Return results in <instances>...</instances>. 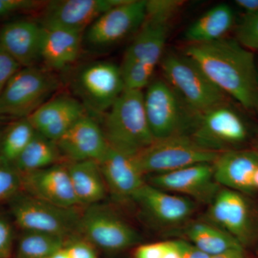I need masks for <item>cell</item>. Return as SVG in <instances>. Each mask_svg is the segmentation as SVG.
Wrapping results in <instances>:
<instances>
[{
	"label": "cell",
	"mask_w": 258,
	"mask_h": 258,
	"mask_svg": "<svg viewBox=\"0 0 258 258\" xmlns=\"http://www.w3.org/2000/svg\"><path fill=\"white\" fill-rule=\"evenodd\" d=\"M185 55L198 64L226 96L248 110L258 109V69L254 55L235 39L191 44Z\"/></svg>",
	"instance_id": "1"
},
{
	"label": "cell",
	"mask_w": 258,
	"mask_h": 258,
	"mask_svg": "<svg viewBox=\"0 0 258 258\" xmlns=\"http://www.w3.org/2000/svg\"><path fill=\"white\" fill-rule=\"evenodd\" d=\"M103 117V134L114 150L136 156L155 141L146 115L143 91L125 89Z\"/></svg>",
	"instance_id": "2"
},
{
	"label": "cell",
	"mask_w": 258,
	"mask_h": 258,
	"mask_svg": "<svg viewBox=\"0 0 258 258\" xmlns=\"http://www.w3.org/2000/svg\"><path fill=\"white\" fill-rule=\"evenodd\" d=\"M144 108L154 139L193 133L202 114L188 106L166 81L157 80L144 93Z\"/></svg>",
	"instance_id": "3"
},
{
	"label": "cell",
	"mask_w": 258,
	"mask_h": 258,
	"mask_svg": "<svg viewBox=\"0 0 258 258\" xmlns=\"http://www.w3.org/2000/svg\"><path fill=\"white\" fill-rule=\"evenodd\" d=\"M161 66L166 82L188 106L200 114L225 103V93L185 54L166 55Z\"/></svg>",
	"instance_id": "4"
},
{
	"label": "cell",
	"mask_w": 258,
	"mask_h": 258,
	"mask_svg": "<svg viewBox=\"0 0 258 258\" xmlns=\"http://www.w3.org/2000/svg\"><path fill=\"white\" fill-rule=\"evenodd\" d=\"M58 86L57 79L47 69L21 68L0 96V116L28 118L49 100Z\"/></svg>",
	"instance_id": "5"
},
{
	"label": "cell",
	"mask_w": 258,
	"mask_h": 258,
	"mask_svg": "<svg viewBox=\"0 0 258 258\" xmlns=\"http://www.w3.org/2000/svg\"><path fill=\"white\" fill-rule=\"evenodd\" d=\"M183 4L179 0L147 1L145 20L125 51L123 60L140 62L155 69L162 57L171 21Z\"/></svg>",
	"instance_id": "6"
},
{
	"label": "cell",
	"mask_w": 258,
	"mask_h": 258,
	"mask_svg": "<svg viewBox=\"0 0 258 258\" xmlns=\"http://www.w3.org/2000/svg\"><path fill=\"white\" fill-rule=\"evenodd\" d=\"M15 223L23 232H40L64 239L78 232L81 214L20 191L10 201Z\"/></svg>",
	"instance_id": "7"
},
{
	"label": "cell",
	"mask_w": 258,
	"mask_h": 258,
	"mask_svg": "<svg viewBox=\"0 0 258 258\" xmlns=\"http://www.w3.org/2000/svg\"><path fill=\"white\" fill-rule=\"evenodd\" d=\"M220 153L199 145L191 136L157 139L137 155L144 175L164 174L187 166L214 164Z\"/></svg>",
	"instance_id": "8"
},
{
	"label": "cell",
	"mask_w": 258,
	"mask_h": 258,
	"mask_svg": "<svg viewBox=\"0 0 258 258\" xmlns=\"http://www.w3.org/2000/svg\"><path fill=\"white\" fill-rule=\"evenodd\" d=\"M73 88L86 111L103 116L125 91L120 67L97 61L86 64L76 74Z\"/></svg>",
	"instance_id": "9"
},
{
	"label": "cell",
	"mask_w": 258,
	"mask_h": 258,
	"mask_svg": "<svg viewBox=\"0 0 258 258\" xmlns=\"http://www.w3.org/2000/svg\"><path fill=\"white\" fill-rule=\"evenodd\" d=\"M78 232L93 246L108 252L123 250L138 243V233L110 210L96 205L81 214Z\"/></svg>",
	"instance_id": "10"
},
{
	"label": "cell",
	"mask_w": 258,
	"mask_h": 258,
	"mask_svg": "<svg viewBox=\"0 0 258 258\" xmlns=\"http://www.w3.org/2000/svg\"><path fill=\"white\" fill-rule=\"evenodd\" d=\"M146 0H124L105 12L85 31L89 46L103 48L137 33L146 18Z\"/></svg>",
	"instance_id": "11"
},
{
	"label": "cell",
	"mask_w": 258,
	"mask_h": 258,
	"mask_svg": "<svg viewBox=\"0 0 258 258\" xmlns=\"http://www.w3.org/2000/svg\"><path fill=\"white\" fill-rule=\"evenodd\" d=\"M191 137L201 147L221 153L243 142L247 128L240 115L224 103L202 113Z\"/></svg>",
	"instance_id": "12"
},
{
	"label": "cell",
	"mask_w": 258,
	"mask_h": 258,
	"mask_svg": "<svg viewBox=\"0 0 258 258\" xmlns=\"http://www.w3.org/2000/svg\"><path fill=\"white\" fill-rule=\"evenodd\" d=\"M124 0H54L45 2L40 23L84 32L105 12Z\"/></svg>",
	"instance_id": "13"
},
{
	"label": "cell",
	"mask_w": 258,
	"mask_h": 258,
	"mask_svg": "<svg viewBox=\"0 0 258 258\" xmlns=\"http://www.w3.org/2000/svg\"><path fill=\"white\" fill-rule=\"evenodd\" d=\"M55 143L61 156L70 163L100 162L110 148L102 127L88 114L78 120Z\"/></svg>",
	"instance_id": "14"
},
{
	"label": "cell",
	"mask_w": 258,
	"mask_h": 258,
	"mask_svg": "<svg viewBox=\"0 0 258 258\" xmlns=\"http://www.w3.org/2000/svg\"><path fill=\"white\" fill-rule=\"evenodd\" d=\"M21 176L23 192L62 208H74L79 205L68 165L57 164Z\"/></svg>",
	"instance_id": "15"
},
{
	"label": "cell",
	"mask_w": 258,
	"mask_h": 258,
	"mask_svg": "<svg viewBox=\"0 0 258 258\" xmlns=\"http://www.w3.org/2000/svg\"><path fill=\"white\" fill-rule=\"evenodd\" d=\"M87 114L78 98L61 95L47 100L28 119L37 133L55 142L78 120Z\"/></svg>",
	"instance_id": "16"
},
{
	"label": "cell",
	"mask_w": 258,
	"mask_h": 258,
	"mask_svg": "<svg viewBox=\"0 0 258 258\" xmlns=\"http://www.w3.org/2000/svg\"><path fill=\"white\" fill-rule=\"evenodd\" d=\"M42 26L35 20L22 19L0 29L2 50L22 68L36 66L41 60Z\"/></svg>",
	"instance_id": "17"
},
{
	"label": "cell",
	"mask_w": 258,
	"mask_h": 258,
	"mask_svg": "<svg viewBox=\"0 0 258 258\" xmlns=\"http://www.w3.org/2000/svg\"><path fill=\"white\" fill-rule=\"evenodd\" d=\"M150 184L169 192L184 194L207 201H212L218 191L213 164H197L152 175Z\"/></svg>",
	"instance_id": "18"
},
{
	"label": "cell",
	"mask_w": 258,
	"mask_h": 258,
	"mask_svg": "<svg viewBox=\"0 0 258 258\" xmlns=\"http://www.w3.org/2000/svg\"><path fill=\"white\" fill-rule=\"evenodd\" d=\"M98 164L107 189L116 198L134 199L145 184L137 155H129L110 147Z\"/></svg>",
	"instance_id": "19"
},
{
	"label": "cell",
	"mask_w": 258,
	"mask_h": 258,
	"mask_svg": "<svg viewBox=\"0 0 258 258\" xmlns=\"http://www.w3.org/2000/svg\"><path fill=\"white\" fill-rule=\"evenodd\" d=\"M217 184L238 192L254 191L252 176L258 169L257 151H225L213 164Z\"/></svg>",
	"instance_id": "20"
},
{
	"label": "cell",
	"mask_w": 258,
	"mask_h": 258,
	"mask_svg": "<svg viewBox=\"0 0 258 258\" xmlns=\"http://www.w3.org/2000/svg\"><path fill=\"white\" fill-rule=\"evenodd\" d=\"M210 214L217 227L233 236L241 244L247 241L250 230L248 207L240 192L226 188L217 191Z\"/></svg>",
	"instance_id": "21"
},
{
	"label": "cell",
	"mask_w": 258,
	"mask_h": 258,
	"mask_svg": "<svg viewBox=\"0 0 258 258\" xmlns=\"http://www.w3.org/2000/svg\"><path fill=\"white\" fill-rule=\"evenodd\" d=\"M41 60L49 71L67 69L77 60L82 43V32L42 25Z\"/></svg>",
	"instance_id": "22"
},
{
	"label": "cell",
	"mask_w": 258,
	"mask_h": 258,
	"mask_svg": "<svg viewBox=\"0 0 258 258\" xmlns=\"http://www.w3.org/2000/svg\"><path fill=\"white\" fill-rule=\"evenodd\" d=\"M154 218L169 225H175L189 218L195 210L192 201L145 183L134 197Z\"/></svg>",
	"instance_id": "23"
},
{
	"label": "cell",
	"mask_w": 258,
	"mask_h": 258,
	"mask_svg": "<svg viewBox=\"0 0 258 258\" xmlns=\"http://www.w3.org/2000/svg\"><path fill=\"white\" fill-rule=\"evenodd\" d=\"M70 178L79 205H96L106 195V185L98 161L70 163Z\"/></svg>",
	"instance_id": "24"
},
{
	"label": "cell",
	"mask_w": 258,
	"mask_h": 258,
	"mask_svg": "<svg viewBox=\"0 0 258 258\" xmlns=\"http://www.w3.org/2000/svg\"><path fill=\"white\" fill-rule=\"evenodd\" d=\"M235 22L233 10L228 5H217L202 15L185 32L191 44L208 43L225 38Z\"/></svg>",
	"instance_id": "25"
},
{
	"label": "cell",
	"mask_w": 258,
	"mask_h": 258,
	"mask_svg": "<svg viewBox=\"0 0 258 258\" xmlns=\"http://www.w3.org/2000/svg\"><path fill=\"white\" fill-rule=\"evenodd\" d=\"M61 157L55 142L36 132L13 166L20 174H28L55 165Z\"/></svg>",
	"instance_id": "26"
},
{
	"label": "cell",
	"mask_w": 258,
	"mask_h": 258,
	"mask_svg": "<svg viewBox=\"0 0 258 258\" xmlns=\"http://www.w3.org/2000/svg\"><path fill=\"white\" fill-rule=\"evenodd\" d=\"M186 235L190 242L211 257L242 248V244L233 236L217 226L203 222L190 225Z\"/></svg>",
	"instance_id": "27"
},
{
	"label": "cell",
	"mask_w": 258,
	"mask_h": 258,
	"mask_svg": "<svg viewBox=\"0 0 258 258\" xmlns=\"http://www.w3.org/2000/svg\"><path fill=\"white\" fill-rule=\"evenodd\" d=\"M36 134L30 120L20 118L5 130L0 142V158L14 165Z\"/></svg>",
	"instance_id": "28"
},
{
	"label": "cell",
	"mask_w": 258,
	"mask_h": 258,
	"mask_svg": "<svg viewBox=\"0 0 258 258\" xmlns=\"http://www.w3.org/2000/svg\"><path fill=\"white\" fill-rule=\"evenodd\" d=\"M66 239L40 232H23L17 244L16 258H47L66 245Z\"/></svg>",
	"instance_id": "29"
},
{
	"label": "cell",
	"mask_w": 258,
	"mask_h": 258,
	"mask_svg": "<svg viewBox=\"0 0 258 258\" xmlns=\"http://www.w3.org/2000/svg\"><path fill=\"white\" fill-rule=\"evenodd\" d=\"M125 89L143 91L150 84L154 69L134 61L123 60L120 66Z\"/></svg>",
	"instance_id": "30"
},
{
	"label": "cell",
	"mask_w": 258,
	"mask_h": 258,
	"mask_svg": "<svg viewBox=\"0 0 258 258\" xmlns=\"http://www.w3.org/2000/svg\"><path fill=\"white\" fill-rule=\"evenodd\" d=\"M22 191L21 174L0 158V203L10 201Z\"/></svg>",
	"instance_id": "31"
},
{
	"label": "cell",
	"mask_w": 258,
	"mask_h": 258,
	"mask_svg": "<svg viewBox=\"0 0 258 258\" xmlns=\"http://www.w3.org/2000/svg\"><path fill=\"white\" fill-rule=\"evenodd\" d=\"M236 40L249 50H258V13L244 15L236 32Z\"/></svg>",
	"instance_id": "32"
},
{
	"label": "cell",
	"mask_w": 258,
	"mask_h": 258,
	"mask_svg": "<svg viewBox=\"0 0 258 258\" xmlns=\"http://www.w3.org/2000/svg\"><path fill=\"white\" fill-rule=\"evenodd\" d=\"M45 2L35 0H0V18L24 12L40 10Z\"/></svg>",
	"instance_id": "33"
},
{
	"label": "cell",
	"mask_w": 258,
	"mask_h": 258,
	"mask_svg": "<svg viewBox=\"0 0 258 258\" xmlns=\"http://www.w3.org/2000/svg\"><path fill=\"white\" fill-rule=\"evenodd\" d=\"M13 226L4 215H0V258H10L14 246Z\"/></svg>",
	"instance_id": "34"
},
{
	"label": "cell",
	"mask_w": 258,
	"mask_h": 258,
	"mask_svg": "<svg viewBox=\"0 0 258 258\" xmlns=\"http://www.w3.org/2000/svg\"><path fill=\"white\" fill-rule=\"evenodd\" d=\"M21 68L14 59L12 58L4 51L0 52V96L10 79Z\"/></svg>",
	"instance_id": "35"
},
{
	"label": "cell",
	"mask_w": 258,
	"mask_h": 258,
	"mask_svg": "<svg viewBox=\"0 0 258 258\" xmlns=\"http://www.w3.org/2000/svg\"><path fill=\"white\" fill-rule=\"evenodd\" d=\"M64 246L71 258H98L92 244L84 239H74Z\"/></svg>",
	"instance_id": "36"
},
{
	"label": "cell",
	"mask_w": 258,
	"mask_h": 258,
	"mask_svg": "<svg viewBox=\"0 0 258 258\" xmlns=\"http://www.w3.org/2000/svg\"><path fill=\"white\" fill-rule=\"evenodd\" d=\"M164 242L142 244L136 249L134 258H163Z\"/></svg>",
	"instance_id": "37"
},
{
	"label": "cell",
	"mask_w": 258,
	"mask_h": 258,
	"mask_svg": "<svg viewBox=\"0 0 258 258\" xmlns=\"http://www.w3.org/2000/svg\"><path fill=\"white\" fill-rule=\"evenodd\" d=\"M181 258H210L211 256L205 253L197 246L184 240H175Z\"/></svg>",
	"instance_id": "38"
},
{
	"label": "cell",
	"mask_w": 258,
	"mask_h": 258,
	"mask_svg": "<svg viewBox=\"0 0 258 258\" xmlns=\"http://www.w3.org/2000/svg\"><path fill=\"white\" fill-rule=\"evenodd\" d=\"M235 3L239 8L243 10L245 15L258 13V0H236Z\"/></svg>",
	"instance_id": "39"
},
{
	"label": "cell",
	"mask_w": 258,
	"mask_h": 258,
	"mask_svg": "<svg viewBox=\"0 0 258 258\" xmlns=\"http://www.w3.org/2000/svg\"><path fill=\"white\" fill-rule=\"evenodd\" d=\"M163 258H181L175 241L164 242Z\"/></svg>",
	"instance_id": "40"
},
{
	"label": "cell",
	"mask_w": 258,
	"mask_h": 258,
	"mask_svg": "<svg viewBox=\"0 0 258 258\" xmlns=\"http://www.w3.org/2000/svg\"><path fill=\"white\" fill-rule=\"evenodd\" d=\"M210 258H244L243 249L242 248L233 249L225 253L212 256Z\"/></svg>",
	"instance_id": "41"
},
{
	"label": "cell",
	"mask_w": 258,
	"mask_h": 258,
	"mask_svg": "<svg viewBox=\"0 0 258 258\" xmlns=\"http://www.w3.org/2000/svg\"><path fill=\"white\" fill-rule=\"evenodd\" d=\"M47 258H71V257H70L69 252L66 248V246H64L63 247L56 251Z\"/></svg>",
	"instance_id": "42"
},
{
	"label": "cell",
	"mask_w": 258,
	"mask_h": 258,
	"mask_svg": "<svg viewBox=\"0 0 258 258\" xmlns=\"http://www.w3.org/2000/svg\"><path fill=\"white\" fill-rule=\"evenodd\" d=\"M252 186L254 190L258 189V169L254 171L253 176H252Z\"/></svg>",
	"instance_id": "43"
},
{
	"label": "cell",
	"mask_w": 258,
	"mask_h": 258,
	"mask_svg": "<svg viewBox=\"0 0 258 258\" xmlns=\"http://www.w3.org/2000/svg\"><path fill=\"white\" fill-rule=\"evenodd\" d=\"M2 50H2L1 45H0V52H1Z\"/></svg>",
	"instance_id": "44"
},
{
	"label": "cell",
	"mask_w": 258,
	"mask_h": 258,
	"mask_svg": "<svg viewBox=\"0 0 258 258\" xmlns=\"http://www.w3.org/2000/svg\"><path fill=\"white\" fill-rule=\"evenodd\" d=\"M257 111H258V109L257 110Z\"/></svg>",
	"instance_id": "45"
},
{
	"label": "cell",
	"mask_w": 258,
	"mask_h": 258,
	"mask_svg": "<svg viewBox=\"0 0 258 258\" xmlns=\"http://www.w3.org/2000/svg\"><path fill=\"white\" fill-rule=\"evenodd\" d=\"M257 69H258V66H257Z\"/></svg>",
	"instance_id": "46"
}]
</instances>
